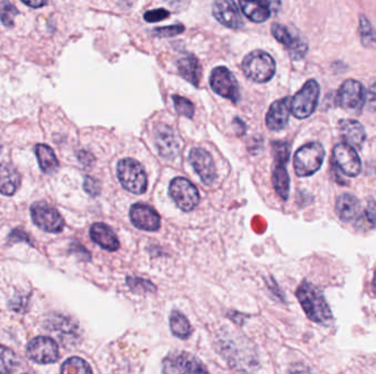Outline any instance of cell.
<instances>
[{
  "label": "cell",
  "mask_w": 376,
  "mask_h": 374,
  "mask_svg": "<svg viewBox=\"0 0 376 374\" xmlns=\"http://www.w3.org/2000/svg\"><path fill=\"white\" fill-rule=\"evenodd\" d=\"M296 297L311 321L321 325L329 324L332 321V313L323 292L311 282H302Z\"/></svg>",
  "instance_id": "obj_1"
},
{
  "label": "cell",
  "mask_w": 376,
  "mask_h": 374,
  "mask_svg": "<svg viewBox=\"0 0 376 374\" xmlns=\"http://www.w3.org/2000/svg\"><path fill=\"white\" fill-rule=\"evenodd\" d=\"M242 71L251 81L266 83L275 75L276 64L272 56L264 51H253L243 58Z\"/></svg>",
  "instance_id": "obj_2"
},
{
  "label": "cell",
  "mask_w": 376,
  "mask_h": 374,
  "mask_svg": "<svg viewBox=\"0 0 376 374\" xmlns=\"http://www.w3.org/2000/svg\"><path fill=\"white\" fill-rule=\"evenodd\" d=\"M119 181L127 191L142 194L148 189L147 173L139 161L134 159H124L117 165Z\"/></svg>",
  "instance_id": "obj_3"
},
{
  "label": "cell",
  "mask_w": 376,
  "mask_h": 374,
  "mask_svg": "<svg viewBox=\"0 0 376 374\" xmlns=\"http://www.w3.org/2000/svg\"><path fill=\"white\" fill-rule=\"evenodd\" d=\"M325 149L318 142L302 146L294 155V169L298 177L313 176L320 169L325 159Z\"/></svg>",
  "instance_id": "obj_4"
},
{
  "label": "cell",
  "mask_w": 376,
  "mask_h": 374,
  "mask_svg": "<svg viewBox=\"0 0 376 374\" xmlns=\"http://www.w3.org/2000/svg\"><path fill=\"white\" fill-rule=\"evenodd\" d=\"M163 374H209L204 363L192 354L169 352L162 361Z\"/></svg>",
  "instance_id": "obj_5"
},
{
  "label": "cell",
  "mask_w": 376,
  "mask_h": 374,
  "mask_svg": "<svg viewBox=\"0 0 376 374\" xmlns=\"http://www.w3.org/2000/svg\"><path fill=\"white\" fill-rule=\"evenodd\" d=\"M320 87L315 79H309L290 101V112L295 118L306 119L315 112L318 105Z\"/></svg>",
  "instance_id": "obj_6"
},
{
  "label": "cell",
  "mask_w": 376,
  "mask_h": 374,
  "mask_svg": "<svg viewBox=\"0 0 376 374\" xmlns=\"http://www.w3.org/2000/svg\"><path fill=\"white\" fill-rule=\"evenodd\" d=\"M169 192L173 201L183 211H193L200 203L198 189L186 178L176 177L173 179L169 184Z\"/></svg>",
  "instance_id": "obj_7"
},
{
  "label": "cell",
  "mask_w": 376,
  "mask_h": 374,
  "mask_svg": "<svg viewBox=\"0 0 376 374\" xmlns=\"http://www.w3.org/2000/svg\"><path fill=\"white\" fill-rule=\"evenodd\" d=\"M210 86L212 91L228 100L238 103L240 101L241 95L239 84L235 75L225 66L216 67L210 74Z\"/></svg>",
  "instance_id": "obj_8"
},
{
  "label": "cell",
  "mask_w": 376,
  "mask_h": 374,
  "mask_svg": "<svg viewBox=\"0 0 376 374\" xmlns=\"http://www.w3.org/2000/svg\"><path fill=\"white\" fill-rule=\"evenodd\" d=\"M31 218L33 223L48 233H60L63 231V218L56 208L46 202L33 203L31 206Z\"/></svg>",
  "instance_id": "obj_9"
},
{
  "label": "cell",
  "mask_w": 376,
  "mask_h": 374,
  "mask_svg": "<svg viewBox=\"0 0 376 374\" xmlns=\"http://www.w3.org/2000/svg\"><path fill=\"white\" fill-rule=\"evenodd\" d=\"M366 93L364 86L360 81L348 79L339 88L337 93V105L346 110H358L365 103Z\"/></svg>",
  "instance_id": "obj_10"
},
{
  "label": "cell",
  "mask_w": 376,
  "mask_h": 374,
  "mask_svg": "<svg viewBox=\"0 0 376 374\" xmlns=\"http://www.w3.org/2000/svg\"><path fill=\"white\" fill-rule=\"evenodd\" d=\"M27 354L29 359L40 364L53 363L60 358L58 344L48 337L32 339L27 347Z\"/></svg>",
  "instance_id": "obj_11"
},
{
  "label": "cell",
  "mask_w": 376,
  "mask_h": 374,
  "mask_svg": "<svg viewBox=\"0 0 376 374\" xmlns=\"http://www.w3.org/2000/svg\"><path fill=\"white\" fill-rule=\"evenodd\" d=\"M336 166L348 177H356L362 169L361 159L352 146L346 143L337 144L332 151Z\"/></svg>",
  "instance_id": "obj_12"
},
{
  "label": "cell",
  "mask_w": 376,
  "mask_h": 374,
  "mask_svg": "<svg viewBox=\"0 0 376 374\" xmlns=\"http://www.w3.org/2000/svg\"><path fill=\"white\" fill-rule=\"evenodd\" d=\"M190 163L198 173L200 180L207 186H212L217 178L215 161L206 149L195 147L190 153Z\"/></svg>",
  "instance_id": "obj_13"
},
{
  "label": "cell",
  "mask_w": 376,
  "mask_h": 374,
  "mask_svg": "<svg viewBox=\"0 0 376 374\" xmlns=\"http://www.w3.org/2000/svg\"><path fill=\"white\" fill-rule=\"evenodd\" d=\"M271 31L276 41L287 48L293 60H301L307 53V50H309L307 43L304 42L299 36H294L292 31L285 25L274 23Z\"/></svg>",
  "instance_id": "obj_14"
},
{
  "label": "cell",
  "mask_w": 376,
  "mask_h": 374,
  "mask_svg": "<svg viewBox=\"0 0 376 374\" xmlns=\"http://www.w3.org/2000/svg\"><path fill=\"white\" fill-rule=\"evenodd\" d=\"M130 220L136 229L155 232L161 227V218L152 206L136 203L130 208Z\"/></svg>",
  "instance_id": "obj_15"
},
{
  "label": "cell",
  "mask_w": 376,
  "mask_h": 374,
  "mask_svg": "<svg viewBox=\"0 0 376 374\" xmlns=\"http://www.w3.org/2000/svg\"><path fill=\"white\" fill-rule=\"evenodd\" d=\"M212 15L216 20L230 29H241L245 27L242 15L233 1L219 0L212 5Z\"/></svg>",
  "instance_id": "obj_16"
},
{
  "label": "cell",
  "mask_w": 376,
  "mask_h": 374,
  "mask_svg": "<svg viewBox=\"0 0 376 374\" xmlns=\"http://www.w3.org/2000/svg\"><path fill=\"white\" fill-rule=\"evenodd\" d=\"M290 101L292 98L278 99L271 105L266 114V126L271 131H280L287 126L290 120Z\"/></svg>",
  "instance_id": "obj_17"
},
{
  "label": "cell",
  "mask_w": 376,
  "mask_h": 374,
  "mask_svg": "<svg viewBox=\"0 0 376 374\" xmlns=\"http://www.w3.org/2000/svg\"><path fill=\"white\" fill-rule=\"evenodd\" d=\"M339 132L344 143L352 147H361L365 141L366 133L364 126L358 121L344 119L339 121Z\"/></svg>",
  "instance_id": "obj_18"
},
{
  "label": "cell",
  "mask_w": 376,
  "mask_h": 374,
  "mask_svg": "<svg viewBox=\"0 0 376 374\" xmlns=\"http://www.w3.org/2000/svg\"><path fill=\"white\" fill-rule=\"evenodd\" d=\"M89 234H91V239L105 251H116L120 247L116 234L106 224H93Z\"/></svg>",
  "instance_id": "obj_19"
},
{
  "label": "cell",
  "mask_w": 376,
  "mask_h": 374,
  "mask_svg": "<svg viewBox=\"0 0 376 374\" xmlns=\"http://www.w3.org/2000/svg\"><path fill=\"white\" fill-rule=\"evenodd\" d=\"M179 75L184 78L185 81L192 84L195 87L200 85V76H202V66L200 60L192 54H187L179 58L177 62Z\"/></svg>",
  "instance_id": "obj_20"
},
{
  "label": "cell",
  "mask_w": 376,
  "mask_h": 374,
  "mask_svg": "<svg viewBox=\"0 0 376 374\" xmlns=\"http://www.w3.org/2000/svg\"><path fill=\"white\" fill-rule=\"evenodd\" d=\"M21 184L20 173L8 163H0V194L13 196Z\"/></svg>",
  "instance_id": "obj_21"
},
{
  "label": "cell",
  "mask_w": 376,
  "mask_h": 374,
  "mask_svg": "<svg viewBox=\"0 0 376 374\" xmlns=\"http://www.w3.org/2000/svg\"><path fill=\"white\" fill-rule=\"evenodd\" d=\"M155 143H157L160 154L167 159H173L179 153V143L169 126H160L157 131V136H155Z\"/></svg>",
  "instance_id": "obj_22"
},
{
  "label": "cell",
  "mask_w": 376,
  "mask_h": 374,
  "mask_svg": "<svg viewBox=\"0 0 376 374\" xmlns=\"http://www.w3.org/2000/svg\"><path fill=\"white\" fill-rule=\"evenodd\" d=\"M239 5L245 17L255 23L268 20L272 13L271 4L268 1H240Z\"/></svg>",
  "instance_id": "obj_23"
},
{
  "label": "cell",
  "mask_w": 376,
  "mask_h": 374,
  "mask_svg": "<svg viewBox=\"0 0 376 374\" xmlns=\"http://www.w3.org/2000/svg\"><path fill=\"white\" fill-rule=\"evenodd\" d=\"M360 201L352 194H341L337 199L336 212L341 221L350 222L356 219L360 212Z\"/></svg>",
  "instance_id": "obj_24"
},
{
  "label": "cell",
  "mask_w": 376,
  "mask_h": 374,
  "mask_svg": "<svg viewBox=\"0 0 376 374\" xmlns=\"http://www.w3.org/2000/svg\"><path fill=\"white\" fill-rule=\"evenodd\" d=\"M272 182L276 194L283 200H287L290 196V179L285 165L275 163L273 167Z\"/></svg>",
  "instance_id": "obj_25"
},
{
  "label": "cell",
  "mask_w": 376,
  "mask_h": 374,
  "mask_svg": "<svg viewBox=\"0 0 376 374\" xmlns=\"http://www.w3.org/2000/svg\"><path fill=\"white\" fill-rule=\"evenodd\" d=\"M36 154L39 165L44 173H52L58 168V159L50 146L46 144H38L36 146Z\"/></svg>",
  "instance_id": "obj_26"
},
{
  "label": "cell",
  "mask_w": 376,
  "mask_h": 374,
  "mask_svg": "<svg viewBox=\"0 0 376 374\" xmlns=\"http://www.w3.org/2000/svg\"><path fill=\"white\" fill-rule=\"evenodd\" d=\"M169 327L173 335L181 339H187L192 335L193 328L182 312L173 311L169 315Z\"/></svg>",
  "instance_id": "obj_27"
},
{
  "label": "cell",
  "mask_w": 376,
  "mask_h": 374,
  "mask_svg": "<svg viewBox=\"0 0 376 374\" xmlns=\"http://www.w3.org/2000/svg\"><path fill=\"white\" fill-rule=\"evenodd\" d=\"M358 32L361 36V42L364 48H376V31L365 15H360L358 18Z\"/></svg>",
  "instance_id": "obj_28"
},
{
  "label": "cell",
  "mask_w": 376,
  "mask_h": 374,
  "mask_svg": "<svg viewBox=\"0 0 376 374\" xmlns=\"http://www.w3.org/2000/svg\"><path fill=\"white\" fill-rule=\"evenodd\" d=\"M61 374H93V371L85 360L72 356L62 364Z\"/></svg>",
  "instance_id": "obj_29"
},
{
  "label": "cell",
  "mask_w": 376,
  "mask_h": 374,
  "mask_svg": "<svg viewBox=\"0 0 376 374\" xmlns=\"http://www.w3.org/2000/svg\"><path fill=\"white\" fill-rule=\"evenodd\" d=\"M17 356L7 347L0 346V374H9L17 368Z\"/></svg>",
  "instance_id": "obj_30"
},
{
  "label": "cell",
  "mask_w": 376,
  "mask_h": 374,
  "mask_svg": "<svg viewBox=\"0 0 376 374\" xmlns=\"http://www.w3.org/2000/svg\"><path fill=\"white\" fill-rule=\"evenodd\" d=\"M172 99L174 101L175 110L179 114L190 119L194 116L195 107L192 101L179 95H173Z\"/></svg>",
  "instance_id": "obj_31"
},
{
  "label": "cell",
  "mask_w": 376,
  "mask_h": 374,
  "mask_svg": "<svg viewBox=\"0 0 376 374\" xmlns=\"http://www.w3.org/2000/svg\"><path fill=\"white\" fill-rule=\"evenodd\" d=\"M273 156L276 163H283L286 165L290 155V145L287 142L276 141L273 142Z\"/></svg>",
  "instance_id": "obj_32"
},
{
  "label": "cell",
  "mask_w": 376,
  "mask_h": 374,
  "mask_svg": "<svg viewBox=\"0 0 376 374\" xmlns=\"http://www.w3.org/2000/svg\"><path fill=\"white\" fill-rule=\"evenodd\" d=\"M19 11L13 4L4 3L0 6V19L1 22L6 25V27H13L15 25V17L18 15Z\"/></svg>",
  "instance_id": "obj_33"
},
{
  "label": "cell",
  "mask_w": 376,
  "mask_h": 374,
  "mask_svg": "<svg viewBox=\"0 0 376 374\" xmlns=\"http://www.w3.org/2000/svg\"><path fill=\"white\" fill-rule=\"evenodd\" d=\"M127 283L129 286L130 289L134 292H153L155 291V284L147 280L139 279V278H132L128 276L126 279Z\"/></svg>",
  "instance_id": "obj_34"
},
{
  "label": "cell",
  "mask_w": 376,
  "mask_h": 374,
  "mask_svg": "<svg viewBox=\"0 0 376 374\" xmlns=\"http://www.w3.org/2000/svg\"><path fill=\"white\" fill-rule=\"evenodd\" d=\"M184 31L185 27L183 25H167V27L155 29L152 31V34L159 38H169V36H179Z\"/></svg>",
  "instance_id": "obj_35"
},
{
  "label": "cell",
  "mask_w": 376,
  "mask_h": 374,
  "mask_svg": "<svg viewBox=\"0 0 376 374\" xmlns=\"http://www.w3.org/2000/svg\"><path fill=\"white\" fill-rule=\"evenodd\" d=\"M169 15V13L167 9L157 8V9H155V11H147V13H144L143 18L147 22L153 23L164 20Z\"/></svg>",
  "instance_id": "obj_36"
},
{
  "label": "cell",
  "mask_w": 376,
  "mask_h": 374,
  "mask_svg": "<svg viewBox=\"0 0 376 374\" xmlns=\"http://www.w3.org/2000/svg\"><path fill=\"white\" fill-rule=\"evenodd\" d=\"M84 190L86 191L89 196H98L99 192H101V187H99L98 181L96 179L87 176L85 178V181H84Z\"/></svg>",
  "instance_id": "obj_37"
},
{
  "label": "cell",
  "mask_w": 376,
  "mask_h": 374,
  "mask_svg": "<svg viewBox=\"0 0 376 374\" xmlns=\"http://www.w3.org/2000/svg\"><path fill=\"white\" fill-rule=\"evenodd\" d=\"M365 216L368 221L376 227V196L371 199L366 206Z\"/></svg>",
  "instance_id": "obj_38"
},
{
  "label": "cell",
  "mask_w": 376,
  "mask_h": 374,
  "mask_svg": "<svg viewBox=\"0 0 376 374\" xmlns=\"http://www.w3.org/2000/svg\"><path fill=\"white\" fill-rule=\"evenodd\" d=\"M286 374H313L309 368L306 367L305 364L296 363L293 364L292 367L288 369Z\"/></svg>",
  "instance_id": "obj_39"
},
{
  "label": "cell",
  "mask_w": 376,
  "mask_h": 374,
  "mask_svg": "<svg viewBox=\"0 0 376 374\" xmlns=\"http://www.w3.org/2000/svg\"><path fill=\"white\" fill-rule=\"evenodd\" d=\"M365 101L369 103L370 108L376 111V81L372 85L369 93L366 95Z\"/></svg>",
  "instance_id": "obj_40"
},
{
  "label": "cell",
  "mask_w": 376,
  "mask_h": 374,
  "mask_svg": "<svg viewBox=\"0 0 376 374\" xmlns=\"http://www.w3.org/2000/svg\"><path fill=\"white\" fill-rule=\"evenodd\" d=\"M79 159L83 165H85V166H91V163H93V155L85 151L79 152Z\"/></svg>",
  "instance_id": "obj_41"
},
{
  "label": "cell",
  "mask_w": 376,
  "mask_h": 374,
  "mask_svg": "<svg viewBox=\"0 0 376 374\" xmlns=\"http://www.w3.org/2000/svg\"><path fill=\"white\" fill-rule=\"evenodd\" d=\"M11 241H19L22 239V241H29L28 235L22 231V229H15V231L11 233Z\"/></svg>",
  "instance_id": "obj_42"
},
{
  "label": "cell",
  "mask_w": 376,
  "mask_h": 374,
  "mask_svg": "<svg viewBox=\"0 0 376 374\" xmlns=\"http://www.w3.org/2000/svg\"><path fill=\"white\" fill-rule=\"evenodd\" d=\"M21 3L27 6H30L32 8L44 7V6L46 5V1H25V0H22Z\"/></svg>",
  "instance_id": "obj_43"
},
{
  "label": "cell",
  "mask_w": 376,
  "mask_h": 374,
  "mask_svg": "<svg viewBox=\"0 0 376 374\" xmlns=\"http://www.w3.org/2000/svg\"><path fill=\"white\" fill-rule=\"evenodd\" d=\"M373 286H374V290H375V293H376V270H375V272H374Z\"/></svg>",
  "instance_id": "obj_44"
}]
</instances>
